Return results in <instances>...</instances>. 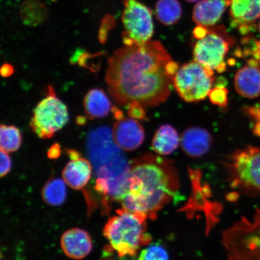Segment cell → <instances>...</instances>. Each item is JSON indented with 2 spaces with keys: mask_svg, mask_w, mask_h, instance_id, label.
<instances>
[{
  "mask_svg": "<svg viewBox=\"0 0 260 260\" xmlns=\"http://www.w3.org/2000/svg\"><path fill=\"white\" fill-rule=\"evenodd\" d=\"M170 54L159 41L125 45L108 61L106 80L110 95L119 105L136 102L157 106L171 93L172 78L167 71Z\"/></svg>",
  "mask_w": 260,
  "mask_h": 260,
  "instance_id": "obj_1",
  "label": "cell"
},
{
  "mask_svg": "<svg viewBox=\"0 0 260 260\" xmlns=\"http://www.w3.org/2000/svg\"><path fill=\"white\" fill-rule=\"evenodd\" d=\"M128 190L123 209L155 219L157 213L178 192V175L173 162L152 154L130 164Z\"/></svg>",
  "mask_w": 260,
  "mask_h": 260,
  "instance_id": "obj_2",
  "label": "cell"
},
{
  "mask_svg": "<svg viewBox=\"0 0 260 260\" xmlns=\"http://www.w3.org/2000/svg\"><path fill=\"white\" fill-rule=\"evenodd\" d=\"M87 147L97 177L95 188L105 204L108 199L121 201L128 190L131 166L114 142L112 132L107 126L92 130Z\"/></svg>",
  "mask_w": 260,
  "mask_h": 260,
  "instance_id": "obj_3",
  "label": "cell"
},
{
  "mask_svg": "<svg viewBox=\"0 0 260 260\" xmlns=\"http://www.w3.org/2000/svg\"><path fill=\"white\" fill-rule=\"evenodd\" d=\"M116 213L106 224L104 235L119 256H134L141 246L150 242L151 237L145 233L147 217L123 208Z\"/></svg>",
  "mask_w": 260,
  "mask_h": 260,
  "instance_id": "obj_4",
  "label": "cell"
},
{
  "mask_svg": "<svg viewBox=\"0 0 260 260\" xmlns=\"http://www.w3.org/2000/svg\"><path fill=\"white\" fill-rule=\"evenodd\" d=\"M226 166L233 188L260 196V148L249 146L236 150L229 156Z\"/></svg>",
  "mask_w": 260,
  "mask_h": 260,
  "instance_id": "obj_5",
  "label": "cell"
},
{
  "mask_svg": "<svg viewBox=\"0 0 260 260\" xmlns=\"http://www.w3.org/2000/svg\"><path fill=\"white\" fill-rule=\"evenodd\" d=\"M69 121L66 105L58 99L54 87L49 85L46 96L35 107L30 126L32 132L42 139L53 137Z\"/></svg>",
  "mask_w": 260,
  "mask_h": 260,
  "instance_id": "obj_6",
  "label": "cell"
},
{
  "mask_svg": "<svg viewBox=\"0 0 260 260\" xmlns=\"http://www.w3.org/2000/svg\"><path fill=\"white\" fill-rule=\"evenodd\" d=\"M213 74V70L194 61L179 68L172 84L184 102H199L209 95L215 81Z\"/></svg>",
  "mask_w": 260,
  "mask_h": 260,
  "instance_id": "obj_7",
  "label": "cell"
},
{
  "mask_svg": "<svg viewBox=\"0 0 260 260\" xmlns=\"http://www.w3.org/2000/svg\"><path fill=\"white\" fill-rule=\"evenodd\" d=\"M233 44L223 26L208 29L206 35L194 45V61L219 73H223L226 70L224 58Z\"/></svg>",
  "mask_w": 260,
  "mask_h": 260,
  "instance_id": "obj_8",
  "label": "cell"
},
{
  "mask_svg": "<svg viewBox=\"0 0 260 260\" xmlns=\"http://www.w3.org/2000/svg\"><path fill=\"white\" fill-rule=\"evenodd\" d=\"M123 43L129 46L142 45L150 42L154 34L151 10L138 0H123Z\"/></svg>",
  "mask_w": 260,
  "mask_h": 260,
  "instance_id": "obj_9",
  "label": "cell"
},
{
  "mask_svg": "<svg viewBox=\"0 0 260 260\" xmlns=\"http://www.w3.org/2000/svg\"><path fill=\"white\" fill-rule=\"evenodd\" d=\"M114 142L123 150L132 151L141 146L145 139V132L137 120L129 118L119 120L113 126Z\"/></svg>",
  "mask_w": 260,
  "mask_h": 260,
  "instance_id": "obj_10",
  "label": "cell"
},
{
  "mask_svg": "<svg viewBox=\"0 0 260 260\" xmlns=\"http://www.w3.org/2000/svg\"><path fill=\"white\" fill-rule=\"evenodd\" d=\"M230 6L231 25L241 34H248L260 18V0H232Z\"/></svg>",
  "mask_w": 260,
  "mask_h": 260,
  "instance_id": "obj_11",
  "label": "cell"
},
{
  "mask_svg": "<svg viewBox=\"0 0 260 260\" xmlns=\"http://www.w3.org/2000/svg\"><path fill=\"white\" fill-rule=\"evenodd\" d=\"M212 141L210 133L206 129L191 126L183 133L180 142L185 153L190 157L198 158L209 152Z\"/></svg>",
  "mask_w": 260,
  "mask_h": 260,
  "instance_id": "obj_12",
  "label": "cell"
},
{
  "mask_svg": "<svg viewBox=\"0 0 260 260\" xmlns=\"http://www.w3.org/2000/svg\"><path fill=\"white\" fill-rule=\"evenodd\" d=\"M61 246L68 257L82 259L90 252L92 240L88 233L80 229H73L65 232L61 239Z\"/></svg>",
  "mask_w": 260,
  "mask_h": 260,
  "instance_id": "obj_13",
  "label": "cell"
},
{
  "mask_svg": "<svg viewBox=\"0 0 260 260\" xmlns=\"http://www.w3.org/2000/svg\"><path fill=\"white\" fill-rule=\"evenodd\" d=\"M231 3L228 0H203L193 8V21L204 27H213L219 21Z\"/></svg>",
  "mask_w": 260,
  "mask_h": 260,
  "instance_id": "obj_14",
  "label": "cell"
},
{
  "mask_svg": "<svg viewBox=\"0 0 260 260\" xmlns=\"http://www.w3.org/2000/svg\"><path fill=\"white\" fill-rule=\"evenodd\" d=\"M92 170L90 162L86 158L80 157L73 159L64 168L63 180L70 187L80 190L90 180Z\"/></svg>",
  "mask_w": 260,
  "mask_h": 260,
  "instance_id": "obj_15",
  "label": "cell"
},
{
  "mask_svg": "<svg viewBox=\"0 0 260 260\" xmlns=\"http://www.w3.org/2000/svg\"><path fill=\"white\" fill-rule=\"evenodd\" d=\"M258 67L249 64L237 71L235 86L240 95L250 99L260 95V69Z\"/></svg>",
  "mask_w": 260,
  "mask_h": 260,
  "instance_id": "obj_16",
  "label": "cell"
},
{
  "mask_svg": "<svg viewBox=\"0 0 260 260\" xmlns=\"http://www.w3.org/2000/svg\"><path fill=\"white\" fill-rule=\"evenodd\" d=\"M84 110L90 119L102 118L109 115L112 104L102 89H91L83 101Z\"/></svg>",
  "mask_w": 260,
  "mask_h": 260,
  "instance_id": "obj_17",
  "label": "cell"
},
{
  "mask_svg": "<svg viewBox=\"0 0 260 260\" xmlns=\"http://www.w3.org/2000/svg\"><path fill=\"white\" fill-rule=\"evenodd\" d=\"M180 144L177 130L170 125H162L155 133L152 147L156 153L167 155L173 153Z\"/></svg>",
  "mask_w": 260,
  "mask_h": 260,
  "instance_id": "obj_18",
  "label": "cell"
},
{
  "mask_svg": "<svg viewBox=\"0 0 260 260\" xmlns=\"http://www.w3.org/2000/svg\"><path fill=\"white\" fill-rule=\"evenodd\" d=\"M20 15L25 25L34 27L46 20L48 10L43 3L38 0H26L21 6Z\"/></svg>",
  "mask_w": 260,
  "mask_h": 260,
  "instance_id": "obj_19",
  "label": "cell"
},
{
  "mask_svg": "<svg viewBox=\"0 0 260 260\" xmlns=\"http://www.w3.org/2000/svg\"><path fill=\"white\" fill-rule=\"evenodd\" d=\"M183 11L178 0H158L155 6V15L158 20L166 25L177 23Z\"/></svg>",
  "mask_w": 260,
  "mask_h": 260,
  "instance_id": "obj_20",
  "label": "cell"
},
{
  "mask_svg": "<svg viewBox=\"0 0 260 260\" xmlns=\"http://www.w3.org/2000/svg\"><path fill=\"white\" fill-rule=\"evenodd\" d=\"M64 181L54 178L49 181L42 190V197L45 203L51 206H60L66 200L67 191Z\"/></svg>",
  "mask_w": 260,
  "mask_h": 260,
  "instance_id": "obj_21",
  "label": "cell"
},
{
  "mask_svg": "<svg viewBox=\"0 0 260 260\" xmlns=\"http://www.w3.org/2000/svg\"><path fill=\"white\" fill-rule=\"evenodd\" d=\"M0 147L6 152L18 150L22 144L20 130L14 125H2L0 127Z\"/></svg>",
  "mask_w": 260,
  "mask_h": 260,
  "instance_id": "obj_22",
  "label": "cell"
},
{
  "mask_svg": "<svg viewBox=\"0 0 260 260\" xmlns=\"http://www.w3.org/2000/svg\"><path fill=\"white\" fill-rule=\"evenodd\" d=\"M138 260H169V256L164 247L153 245L143 250Z\"/></svg>",
  "mask_w": 260,
  "mask_h": 260,
  "instance_id": "obj_23",
  "label": "cell"
},
{
  "mask_svg": "<svg viewBox=\"0 0 260 260\" xmlns=\"http://www.w3.org/2000/svg\"><path fill=\"white\" fill-rule=\"evenodd\" d=\"M228 90L223 86L211 89L209 93L210 102L214 105L225 107L228 105Z\"/></svg>",
  "mask_w": 260,
  "mask_h": 260,
  "instance_id": "obj_24",
  "label": "cell"
},
{
  "mask_svg": "<svg viewBox=\"0 0 260 260\" xmlns=\"http://www.w3.org/2000/svg\"><path fill=\"white\" fill-rule=\"evenodd\" d=\"M127 105L128 115L130 118L136 120L146 119L145 106L136 102L130 103Z\"/></svg>",
  "mask_w": 260,
  "mask_h": 260,
  "instance_id": "obj_25",
  "label": "cell"
},
{
  "mask_svg": "<svg viewBox=\"0 0 260 260\" xmlns=\"http://www.w3.org/2000/svg\"><path fill=\"white\" fill-rule=\"evenodd\" d=\"M12 161L8 152L1 150V177H4L11 171Z\"/></svg>",
  "mask_w": 260,
  "mask_h": 260,
  "instance_id": "obj_26",
  "label": "cell"
},
{
  "mask_svg": "<svg viewBox=\"0 0 260 260\" xmlns=\"http://www.w3.org/2000/svg\"><path fill=\"white\" fill-rule=\"evenodd\" d=\"M60 154L61 148L58 144H54L48 149V157L51 159H56L60 157Z\"/></svg>",
  "mask_w": 260,
  "mask_h": 260,
  "instance_id": "obj_27",
  "label": "cell"
},
{
  "mask_svg": "<svg viewBox=\"0 0 260 260\" xmlns=\"http://www.w3.org/2000/svg\"><path fill=\"white\" fill-rule=\"evenodd\" d=\"M179 66L177 63L172 60L167 64V71L170 76L173 79L175 75L176 74L179 70Z\"/></svg>",
  "mask_w": 260,
  "mask_h": 260,
  "instance_id": "obj_28",
  "label": "cell"
},
{
  "mask_svg": "<svg viewBox=\"0 0 260 260\" xmlns=\"http://www.w3.org/2000/svg\"><path fill=\"white\" fill-rule=\"evenodd\" d=\"M14 72V68L11 64L5 63L1 68L2 76L4 77L11 76Z\"/></svg>",
  "mask_w": 260,
  "mask_h": 260,
  "instance_id": "obj_29",
  "label": "cell"
},
{
  "mask_svg": "<svg viewBox=\"0 0 260 260\" xmlns=\"http://www.w3.org/2000/svg\"><path fill=\"white\" fill-rule=\"evenodd\" d=\"M112 111L114 116H115V118L118 120V121H119V120L124 119V116H123L122 112L121 110H119L118 107H113Z\"/></svg>",
  "mask_w": 260,
  "mask_h": 260,
  "instance_id": "obj_30",
  "label": "cell"
},
{
  "mask_svg": "<svg viewBox=\"0 0 260 260\" xmlns=\"http://www.w3.org/2000/svg\"><path fill=\"white\" fill-rule=\"evenodd\" d=\"M83 122H86V120L84 119L83 117H79V118H77L78 123H79V122H80V124L83 125Z\"/></svg>",
  "mask_w": 260,
  "mask_h": 260,
  "instance_id": "obj_31",
  "label": "cell"
},
{
  "mask_svg": "<svg viewBox=\"0 0 260 260\" xmlns=\"http://www.w3.org/2000/svg\"><path fill=\"white\" fill-rule=\"evenodd\" d=\"M186 1L190 3H194L200 1V0H186Z\"/></svg>",
  "mask_w": 260,
  "mask_h": 260,
  "instance_id": "obj_32",
  "label": "cell"
},
{
  "mask_svg": "<svg viewBox=\"0 0 260 260\" xmlns=\"http://www.w3.org/2000/svg\"><path fill=\"white\" fill-rule=\"evenodd\" d=\"M259 31H260V22H259Z\"/></svg>",
  "mask_w": 260,
  "mask_h": 260,
  "instance_id": "obj_33",
  "label": "cell"
},
{
  "mask_svg": "<svg viewBox=\"0 0 260 260\" xmlns=\"http://www.w3.org/2000/svg\"><path fill=\"white\" fill-rule=\"evenodd\" d=\"M228 1L232 2V0H228Z\"/></svg>",
  "mask_w": 260,
  "mask_h": 260,
  "instance_id": "obj_34",
  "label": "cell"
},
{
  "mask_svg": "<svg viewBox=\"0 0 260 260\" xmlns=\"http://www.w3.org/2000/svg\"></svg>",
  "mask_w": 260,
  "mask_h": 260,
  "instance_id": "obj_35",
  "label": "cell"
}]
</instances>
